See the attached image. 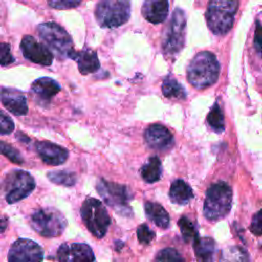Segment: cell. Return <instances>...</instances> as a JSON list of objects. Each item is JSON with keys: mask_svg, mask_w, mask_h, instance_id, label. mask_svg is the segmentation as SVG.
I'll list each match as a JSON object with an SVG mask.
<instances>
[{"mask_svg": "<svg viewBox=\"0 0 262 262\" xmlns=\"http://www.w3.org/2000/svg\"><path fill=\"white\" fill-rule=\"evenodd\" d=\"M81 4V1H72V0H66V1H49L48 5L56 8V9H69V8H74L77 7Z\"/></svg>", "mask_w": 262, "mask_h": 262, "instance_id": "obj_34", "label": "cell"}, {"mask_svg": "<svg viewBox=\"0 0 262 262\" xmlns=\"http://www.w3.org/2000/svg\"><path fill=\"white\" fill-rule=\"evenodd\" d=\"M144 211L146 217L161 228H167L170 223V217L168 212L158 203L145 202Z\"/></svg>", "mask_w": 262, "mask_h": 262, "instance_id": "obj_22", "label": "cell"}, {"mask_svg": "<svg viewBox=\"0 0 262 262\" xmlns=\"http://www.w3.org/2000/svg\"><path fill=\"white\" fill-rule=\"evenodd\" d=\"M254 45L256 46V50L258 52H260V50H261V24H260V20L256 21V31H255Z\"/></svg>", "mask_w": 262, "mask_h": 262, "instance_id": "obj_36", "label": "cell"}, {"mask_svg": "<svg viewBox=\"0 0 262 262\" xmlns=\"http://www.w3.org/2000/svg\"><path fill=\"white\" fill-rule=\"evenodd\" d=\"M178 226L181 230L182 237L186 243H188L190 241L193 242L199 236L195 224L192 223L186 216H182L178 220Z\"/></svg>", "mask_w": 262, "mask_h": 262, "instance_id": "obj_28", "label": "cell"}, {"mask_svg": "<svg viewBox=\"0 0 262 262\" xmlns=\"http://www.w3.org/2000/svg\"><path fill=\"white\" fill-rule=\"evenodd\" d=\"M232 189L223 181L213 183L209 186L204 201L203 212L210 221L224 218L231 209Z\"/></svg>", "mask_w": 262, "mask_h": 262, "instance_id": "obj_2", "label": "cell"}, {"mask_svg": "<svg viewBox=\"0 0 262 262\" xmlns=\"http://www.w3.org/2000/svg\"><path fill=\"white\" fill-rule=\"evenodd\" d=\"M130 17V2L102 0L96 4L95 18L101 28L113 29L127 23Z\"/></svg>", "mask_w": 262, "mask_h": 262, "instance_id": "obj_7", "label": "cell"}, {"mask_svg": "<svg viewBox=\"0 0 262 262\" xmlns=\"http://www.w3.org/2000/svg\"><path fill=\"white\" fill-rule=\"evenodd\" d=\"M70 58L76 60L78 70L82 75L95 73L100 67L96 52L91 49H83L81 51L75 50Z\"/></svg>", "mask_w": 262, "mask_h": 262, "instance_id": "obj_19", "label": "cell"}, {"mask_svg": "<svg viewBox=\"0 0 262 262\" xmlns=\"http://www.w3.org/2000/svg\"><path fill=\"white\" fill-rule=\"evenodd\" d=\"M162 93L167 98L184 99L186 97V91L184 87L171 76H168L164 79L162 84Z\"/></svg>", "mask_w": 262, "mask_h": 262, "instance_id": "obj_24", "label": "cell"}, {"mask_svg": "<svg viewBox=\"0 0 262 262\" xmlns=\"http://www.w3.org/2000/svg\"><path fill=\"white\" fill-rule=\"evenodd\" d=\"M143 17L151 24L163 23L169 13V2L166 0H146L142 4Z\"/></svg>", "mask_w": 262, "mask_h": 262, "instance_id": "obj_18", "label": "cell"}, {"mask_svg": "<svg viewBox=\"0 0 262 262\" xmlns=\"http://www.w3.org/2000/svg\"><path fill=\"white\" fill-rule=\"evenodd\" d=\"M220 64L216 56L209 51L196 53L187 66L186 78L192 87L206 89L218 80Z\"/></svg>", "mask_w": 262, "mask_h": 262, "instance_id": "obj_1", "label": "cell"}, {"mask_svg": "<svg viewBox=\"0 0 262 262\" xmlns=\"http://www.w3.org/2000/svg\"><path fill=\"white\" fill-rule=\"evenodd\" d=\"M36 186L33 176L24 170H12L3 179L2 190L8 204L19 202L31 194Z\"/></svg>", "mask_w": 262, "mask_h": 262, "instance_id": "obj_9", "label": "cell"}, {"mask_svg": "<svg viewBox=\"0 0 262 262\" xmlns=\"http://www.w3.org/2000/svg\"><path fill=\"white\" fill-rule=\"evenodd\" d=\"M58 262H94L92 249L83 243H64L59 246L57 253Z\"/></svg>", "mask_w": 262, "mask_h": 262, "instance_id": "obj_13", "label": "cell"}, {"mask_svg": "<svg viewBox=\"0 0 262 262\" xmlns=\"http://www.w3.org/2000/svg\"><path fill=\"white\" fill-rule=\"evenodd\" d=\"M0 154L4 155L8 160H10L15 164L21 165L24 163V159L19 154V151L15 147L11 146L6 142L0 141Z\"/></svg>", "mask_w": 262, "mask_h": 262, "instance_id": "obj_30", "label": "cell"}, {"mask_svg": "<svg viewBox=\"0 0 262 262\" xmlns=\"http://www.w3.org/2000/svg\"><path fill=\"white\" fill-rule=\"evenodd\" d=\"M43 249L29 238H18L10 247L8 262H42Z\"/></svg>", "mask_w": 262, "mask_h": 262, "instance_id": "obj_11", "label": "cell"}, {"mask_svg": "<svg viewBox=\"0 0 262 262\" xmlns=\"http://www.w3.org/2000/svg\"><path fill=\"white\" fill-rule=\"evenodd\" d=\"M81 217L87 229L97 238H102L111 224L110 215L103 204L94 198H87L81 206Z\"/></svg>", "mask_w": 262, "mask_h": 262, "instance_id": "obj_5", "label": "cell"}, {"mask_svg": "<svg viewBox=\"0 0 262 262\" xmlns=\"http://www.w3.org/2000/svg\"><path fill=\"white\" fill-rule=\"evenodd\" d=\"M152 262H186L182 255L174 248L162 249Z\"/></svg>", "mask_w": 262, "mask_h": 262, "instance_id": "obj_29", "label": "cell"}, {"mask_svg": "<svg viewBox=\"0 0 262 262\" xmlns=\"http://www.w3.org/2000/svg\"><path fill=\"white\" fill-rule=\"evenodd\" d=\"M192 246L198 262H213L216 245L212 237L198 236L193 241Z\"/></svg>", "mask_w": 262, "mask_h": 262, "instance_id": "obj_20", "label": "cell"}, {"mask_svg": "<svg viewBox=\"0 0 262 262\" xmlns=\"http://www.w3.org/2000/svg\"><path fill=\"white\" fill-rule=\"evenodd\" d=\"M237 9V1H210L206 10V21L210 31L215 35L227 34L233 26Z\"/></svg>", "mask_w": 262, "mask_h": 262, "instance_id": "obj_3", "label": "cell"}, {"mask_svg": "<svg viewBox=\"0 0 262 262\" xmlns=\"http://www.w3.org/2000/svg\"><path fill=\"white\" fill-rule=\"evenodd\" d=\"M47 178L58 185H63V186H73L76 181L77 177L74 172L70 171H50L47 173Z\"/></svg>", "mask_w": 262, "mask_h": 262, "instance_id": "obj_27", "label": "cell"}, {"mask_svg": "<svg viewBox=\"0 0 262 262\" xmlns=\"http://www.w3.org/2000/svg\"><path fill=\"white\" fill-rule=\"evenodd\" d=\"M14 62V57L10 51V45L8 43H0V64L8 66Z\"/></svg>", "mask_w": 262, "mask_h": 262, "instance_id": "obj_33", "label": "cell"}, {"mask_svg": "<svg viewBox=\"0 0 262 262\" xmlns=\"http://www.w3.org/2000/svg\"><path fill=\"white\" fill-rule=\"evenodd\" d=\"M218 262H249V254L239 246H230L221 252Z\"/></svg>", "mask_w": 262, "mask_h": 262, "instance_id": "obj_25", "label": "cell"}, {"mask_svg": "<svg viewBox=\"0 0 262 262\" xmlns=\"http://www.w3.org/2000/svg\"><path fill=\"white\" fill-rule=\"evenodd\" d=\"M185 12L176 7L163 35L162 48L167 56H175L182 50L185 43Z\"/></svg>", "mask_w": 262, "mask_h": 262, "instance_id": "obj_6", "label": "cell"}, {"mask_svg": "<svg viewBox=\"0 0 262 262\" xmlns=\"http://www.w3.org/2000/svg\"><path fill=\"white\" fill-rule=\"evenodd\" d=\"M35 147L40 159L47 165H61L69 157V151L64 147L50 141H38Z\"/></svg>", "mask_w": 262, "mask_h": 262, "instance_id": "obj_15", "label": "cell"}, {"mask_svg": "<svg viewBox=\"0 0 262 262\" xmlns=\"http://www.w3.org/2000/svg\"><path fill=\"white\" fill-rule=\"evenodd\" d=\"M14 130V123L11 118L0 110V134H10Z\"/></svg>", "mask_w": 262, "mask_h": 262, "instance_id": "obj_32", "label": "cell"}, {"mask_svg": "<svg viewBox=\"0 0 262 262\" xmlns=\"http://www.w3.org/2000/svg\"><path fill=\"white\" fill-rule=\"evenodd\" d=\"M32 228L44 237L60 235L67 227L64 216L54 208H42L36 210L30 218Z\"/></svg>", "mask_w": 262, "mask_h": 262, "instance_id": "obj_8", "label": "cell"}, {"mask_svg": "<svg viewBox=\"0 0 262 262\" xmlns=\"http://www.w3.org/2000/svg\"><path fill=\"white\" fill-rule=\"evenodd\" d=\"M136 233H137L138 242L143 245H148L155 238V235H156L155 232L144 223L137 227Z\"/></svg>", "mask_w": 262, "mask_h": 262, "instance_id": "obj_31", "label": "cell"}, {"mask_svg": "<svg viewBox=\"0 0 262 262\" xmlns=\"http://www.w3.org/2000/svg\"><path fill=\"white\" fill-rule=\"evenodd\" d=\"M96 189L108 206L121 212H125L126 210L130 211L129 203L133 199V194L126 185L101 179L96 184Z\"/></svg>", "mask_w": 262, "mask_h": 262, "instance_id": "obj_10", "label": "cell"}, {"mask_svg": "<svg viewBox=\"0 0 262 262\" xmlns=\"http://www.w3.org/2000/svg\"><path fill=\"white\" fill-rule=\"evenodd\" d=\"M8 225V219L5 216L0 215V235L6 230Z\"/></svg>", "mask_w": 262, "mask_h": 262, "instance_id": "obj_37", "label": "cell"}, {"mask_svg": "<svg viewBox=\"0 0 262 262\" xmlns=\"http://www.w3.org/2000/svg\"><path fill=\"white\" fill-rule=\"evenodd\" d=\"M140 174L143 180L147 183H154L160 180L162 175V164L158 157H150L147 162L141 167Z\"/></svg>", "mask_w": 262, "mask_h": 262, "instance_id": "obj_23", "label": "cell"}, {"mask_svg": "<svg viewBox=\"0 0 262 262\" xmlns=\"http://www.w3.org/2000/svg\"><path fill=\"white\" fill-rule=\"evenodd\" d=\"M37 32L44 45L48 49H52L60 57L70 58L75 51L72 37L59 25L54 21L43 23L38 26Z\"/></svg>", "mask_w": 262, "mask_h": 262, "instance_id": "obj_4", "label": "cell"}, {"mask_svg": "<svg viewBox=\"0 0 262 262\" xmlns=\"http://www.w3.org/2000/svg\"><path fill=\"white\" fill-rule=\"evenodd\" d=\"M169 198L173 204L186 205L193 198L191 187L182 179H176L171 183Z\"/></svg>", "mask_w": 262, "mask_h": 262, "instance_id": "obj_21", "label": "cell"}, {"mask_svg": "<svg viewBox=\"0 0 262 262\" xmlns=\"http://www.w3.org/2000/svg\"><path fill=\"white\" fill-rule=\"evenodd\" d=\"M207 122L215 132L221 133L224 131V115L218 102H215L214 105L211 107L207 116Z\"/></svg>", "mask_w": 262, "mask_h": 262, "instance_id": "obj_26", "label": "cell"}, {"mask_svg": "<svg viewBox=\"0 0 262 262\" xmlns=\"http://www.w3.org/2000/svg\"><path fill=\"white\" fill-rule=\"evenodd\" d=\"M144 141L152 149L166 150L174 144L173 135L161 124H152L144 131Z\"/></svg>", "mask_w": 262, "mask_h": 262, "instance_id": "obj_14", "label": "cell"}, {"mask_svg": "<svg viewBox=\"0 0 262 262\" xmlns=\"http://www.w3.org/2000/svg\"><path fill=\"white\" fill-rule=\"evenodd\" d=\"M250 230L257 236L261 235V212L258 211L252 219Z\"/></svg>", "mask_w": 262, "mask_h": 262, "instance_id": "obj_35", "label": "cell"}, {"mask_svg": "<svg viewBox=\"0 0 262 262\" xmlns=\"http://www.w3.org/2000/svg\"><path fill=\"white\" fill-rule=\"evenodd\" d=\"M0 100L10 113L16 116H23L28 113L27 98L25 94L17 89L3 88L0 92Z\"/></svg>", "mask_w": 262, "mask_h": 262, "instance_id": "obj_16", "label": "cell"}, {"mask_svg": "<svg viewBox=\"0 0 262 262\" xmlns=\"http://www.w3.org/2000/svg\"><path fill=\"white\" fill-rule=\"evenodd\" d=\"M20 49L24 56L34 63L48 67L53 61L52 52L33 36L27 35L20 42Z\"/></svg>", "mask_w": 262, "mask_h": 262, "instance_id": "obj_12", "label": "cell"}, {"mask_svg": "<svg viewBox=\"0 0 262 262\" xmlns=\"http://www.w3.org/2000/svg\"><path fill=\"white\" fill-rule=\"evenodd\" d=\"M31 90L39 103L47 104L60 91V86L55 80L49 77H42L32 83Z\"/></svg>", "mask_w": 262, "mask_h": 262, "instance_id": "obj_17", "label": "cell"}]
</instances>
